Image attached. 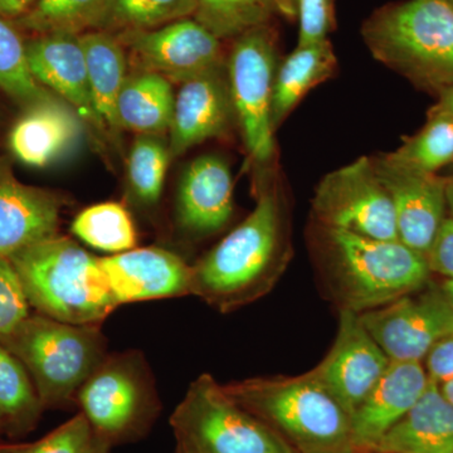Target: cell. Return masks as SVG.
<instances>
[{
	"mask_svg": "<svg viewBox=\"0 0 453 453\" xmlns=\"http://www.w3.org/2000/svg\"><path fill=\"white\" fill-rule=\"evenodd\" d=\"M426 360V372L429 380L441 384L453 378V334L437 342L429 350Z\"/></svg>",
	"mask_w": 453,
	"mask_h": 453,
	"instance_id": "74e56055",
	"label": "cell"
},
{
	"mask_svg": "<svg viewBox=\"0 0 453 453\" xmlns=\"http://www.w3.org/2000/svg\"><path fill=\"white\" fill-rule=\"evenodd\" d=\"M95 438L88 419L79 412L37 442L16 445L12 453H88Z\"/></svg>",
	"mask_w": 453,
	"mask_h": 453,
	"instance_id": "836d02e7",
	"label": "cell"
},
{
	"mask_svg": "<svg viewBox=\"0 0 453 453\" xmlns=\"http://www.w3.org/2000/svg\"><path fill=\"white\" fill-rule=\"evenodd\" d=\"M177 453H203L195 447L190 446L189 443L183 442V441L177 440Z\"/></svg>",
	"mask_w": 453,
	"mask_h": 453,
	"instance_id": "bcb514c9",
	"label": "cell"
},
{
	"mask_svg": "<svg viewBox=\"0 0 453 453\" xmlns=\"http://www.w3.org/2000/svg\"><path fill=\"white\" fill-rule=\"evenodd\" d=\"M359 318L390 362H422L440 340L453 334L451 303L441 286L429 282Z\"/></svg>",
	"mask_w": 453,
	"mask_h": 453,
	"instance_id": "8fae6325",
	"label": "cell"
},
{
	"mask_svg": "<svg viewBox=\"0 0 453 453\" xmlns=\"http://www.w3.org/2000/svg\"><path fill=\"white\" fill-rule=\"evenodd\" d=\"M65 201L50 190L20 183L0 157V256L11 259L27 247L58 234Z\"/></svg>",
	"mask_w": 453,
	"mask_h": 453,
	"instance_id": "e0dca14e",
	"label": "cell"
},
{
	"mask_svg": "<svg viewBox=\"0 0 453 453\" xmlns=\"http://www.w3.org/2000/svg\"><path fill=\"white\" fill-rule=\"evenodd\" d=\"M431 273L453 280V219L446 217L426 253Z\"/></svg>",
	"mask_w": 453,
	"mask_h": 453,
	"instance_id": "8d00e7d4",
	"label": "cell"
},
{
	"mask_svg": "<svg viewBox=\"0 0 453 453\" xmlns=\"http://www.w3.org/2000/svg\"><path fill=\"white\" fill-rule=\"evenodd\" d=\"M273 3H275L276 11L280 14L288 18L297 16L295 0H273Z\"/></svg>",
	"mask_w": 453,
	"mask_h": 453,
	"instance_id": "ab89813d",
	"label": "cell"
},
{
	"mask_svg": "<svg viewBox=\"0 0 453 453\" xmlns=\"http://www.w3.org/2000/svg\"><path fill=\"white\" fill-rule=\"evenodd\" d=\"M372 56L417 88H453V8L446 0H408L378 12L363 28Z\"/></svg>",
	"mask_w": 453,
	"mask_h": 453,
	"instance_id": "5b68a950",
	"label": "cell"
},
{
	"mask_svg": "<svg viewBox=\"0 0 453 453\" xmlns=\"http://www.w3.org/2000/svg\"><path fill=\"white\" fill-rule=\"evenodd\" d=\"M222 70V68H220ZM220 70L181 83L169 127L172 157L225 135L235 118L229 83Z\"/></svg>",
	"mask_w": 453,
	"mask_h": 453,
	"instance_id": "ac0fdd59",
	"label": "cell"
},
{
	"mask_svg": "<svg viewBox=\"0 0 453 453\" xmlns=\"http://www.w3.org/2000/svg\"><path fill=\"white\" fill-rule=\"evenodd\" d=\"M44 411L26 366L0 342V414L5 434L26 436L37 427Z\"/></svg>",
	"mask_w": 453,
	"mask_h": 453,
	"instance_id": "484cf974",
	"label": "cell"
},
{
	"mask_svg": "<svg viewBox=\"0 0 453 453\" xmlns=\"http://www.w3.org/2000/svg\"><path fill=\"white\" fill-rule=\"evenodd\" d=\"M74 404L95 436L111 446L144 436L162 410L153 372L140 350L107 354Z\"/></svg>",
	"mask_w": 453,
	"mask_h": 453,
	"instance_id": "52a82bcc",
	"label": "cell"
},
{
	"mask_svg": "<svg viewBox=\"0 0 453 453\" xmlns=\"http://www.w3.org/2000/svg\"><path fill=\"white\" fill-rule=\"evenodd\" d=\"M86 65L92 104L98 121V134L107 140L119 139L118 98L127 80V53L115 35L89 31L79 35Z\"/></svg>",
	"mask_w": 453,
	"mask_h": 453,
	"instance_id": "603a6c76",
	"label": "cell"
},
{
	"mask_svg": "<svg viewBox=\"0 0 453 453\" xmlns=\"http://www.w3.org/2000/svg\"><path fill=\"white\" fill-rule=\"evenodd\" d=\"M276 71L275 44L265 27L238 38L229 56V89L244 144L258 164L275 153L271 110Z\"/></svg>",
	"mask_w": 453,
	"mask_h": 453,
	"instance_id": "9c48e42d",
	"label": "cell"
},
{
	"mask_svg": "<svg viewBox=\"0 0 453 453\" xmlns=\"http://www.w3.org/2000/svg\"><path fill=\"white\" fill-rule=\"evenodd\" d=\"M290 258L285 204L267 188L249 217L192 265V295L222 314L234 312L273 291Z\"/></svg>",
	"mask_w": 453,
	"mask_h": 453,
	"instance_id": "6da1fadb",
	"label": "cell"
},
{
	"mask_svg": "<svg viewBox=\"0 0 453 453\" xmlns=\"http://www.w3.org/2000/svg\"><path fill=\"white\" fill-rule=\"evenodd\" d=\"M111 445L106 441L101 440L100 437L95 438L94 445H92L91 449H89L88 453H110V449H111Z\"/></svg>",
	"mask_w": 453,
	"mask_h": 453,
	"instance_id": "b9f144b4",
	"label": "cell"
},
{
	"mask_svg": "<svg viewBox=\"0 0 453 453\" xmlns=\"http://www.w3.org/2000/svg\"><path fill=\"white\" fill-rule=\"evenodd\" d=\"M32 314L13 262L0 256V339L14 332Z\"/></svg>",
	"mask_w": 453,
	"mask_h": 453,
	"instance_id": "e575fe53",
	"label": "cell"
},
{
	"mask_svg": "<svg viewBox=\"0 0 453 453\" xmlns=\"http://www.w3.org/2000/svg\"><path fill=\"white\" fill-rule=\"evenodd\" d=\"M299 17V46H311L327 40L332 28L333 11L330 0H295Z\"/></svg>",
	"mask_w": 453,
	"mask_h": 453,
	"instance_id": "d590c367",
	"label": "cell"
},
{
	"mask_svg": "<svg viewBox=\"0 0 453 453\" xmlns=\"http://www.w3.org/2000/svg\"><path fill=\"white\" fill-rule=\"evenodd\" d=\"M438 386H440L441 393H442L443 396L453 405V378L438 384Z\"/></svg>",
	"mask_w": 453,
	"mask_h": 453,
	"instance_id": "ee69618b",
	"label": "cell"
},
{
	"mask_svg": "<svg viewBox=\"0 0 453 453\" xmlns=\"http://www.w3.org/2000/svg\"><path fill=\"white\" fill-rule=\"evenodd\" d=\"M372 453H453V405L429 380L425 395Z\"/></svg>",
	"mask_w": 453,
	"mask_h": 453,
	"instance_id": "7402d4cb",
	"label": "cell"
},
{
	"mask_svg": "<svg viewBox=\"0 0 453 453\" xmlns=\"http://www.w3.org/2000/svg\"><path fill=\"white\" fill-rule=\"evenodd\" d=\"M0 89L22 107L56 96L35 81L27 56V40L14 22L0 16Z\"/></svg>",
	"mask_w": 453,
	"mask_h": 453,
	"instance_id": "4dcf8cb0",
	"label": "cell"
},
{
	"mask_svg": "<svg viewBox=\"0 0 453 453\" xmlns=\"http://www.w3.org/2000/svg\"><path fill=\"white\" fill-rule=\"evenodd\" d=\"M35 312L64 323L100 324L119 308L100 258L57 234L11 258Z\"/></svg>",
	"mask_w": 453,
	"mask_h": 453,
	"instance_id": "277c9868",
	"label": "cell"
},
{
	"mask_svg": "<svg viewBox=\"0 0 453 453\" xmlns=\"http://www.w3.org/2000/svg\"><path fill=\"white\" fill-rule=\"evenodd\" d=\"M109 0H38L14 25L35 35H81L98 31Z\"/></svg>",
	"mask_w": 453,
	"mask_h": 453,
	"instance_id": "83f0119b",
	"label": "cell"
},
{
	"mask_svg": "<svg viewBox=\"0 0 453 453\" xmlns=\"http://www.w3.org/2000/svg\"><path fill=\"white\" fill-rule=\"evenodd\" d=\"M234 213V179L228 164L217 155H203L181 174L175 196V226L190 240L211 237L225 229Z\"/></svg>",
	"mask_w": 453,
	"mask_h": 453,
	"instance_id": "2e32d148",
	"label": "cell"
},
{
	"mask_svg": "<svg viewBox=\"0 0 453 453\" xmlns=\"http://www.w3.org/2000/svg\"><path fill=\"white\" fill-rule=\"evenodd\" d=\"M86 124L73 107L57 96L23 107L12 127L8 145L25 165L44 168L79 145Z\"/></svg>",
	"mask_w": 453,
	"mask_h": 453,
	"instance_id": "ffe728a7",
	"label": "cell"
},
{
	"mask_svg": "<svg viewBox=\"0 0 453 453\" xmlns=\"http://www.w3.org/2000/svg\"><path fill=\"white\" fill-rule=\"evenodd\" d=\"M372 163L395 208L399 241L426 256L446 219V179L407 168L387 154Z\"/></svg>",
	"mask_w": 453,
	"mask_h": 453,
	"instance_id": "5bb4252c",
	"label": "cell"
},
{
	"mask_svg": "<svg viewBox=\"0 0 453 453\" xmlns=\"http://www.w3.org/2000/svg\"><path fill=\"white\" fill-rule=\"evenodd\" d=\"M389 365V357L365 329L359 314L342 310L332 349L309 372L351 417Z\"/></svg>",
	"mask_w": 453,
	"mask_h": 453,
	"instance_id": "4fadbf2b",
	"label": "cell"
},
{
	"mask_svg": "<svg viewBox=\"0 0 453 453\" xmlns=\"http://www.w3.org/2000/svg\"><path fill=\"white\" fill-rule=\"evenodd\" d=\"M2 434H5V426L2 418V414H0V436H2Z\"/></svg>",
	"mask_w": 453,
	"mask_h": 453,
	"instance_id": "c3c4849f",
	"label": "cell"
},
{
	"mask_svg": "<svg viewBox=\"0 0 453 453\" xmlns=\"http://www.w3.org/2000/svg\"><path fill=\"white\" fill-rule=\"evenodd\" d=\"M115 35L142 71L162 74L169 81L183 83L222 65L220 41L195 18Z\"/></svg>",
	"mask_w": 453,
	"mask_h": 453,
	"instance_id": "7c38bea8",
	"label": "cell"
},
{
	"mask_svg": "<svg viewBox=\"0 0 453 453\" xmlns=\"http://www.w3.org/2000/svg\"><path fill=\"white\" fill-rule=\"evenodd\" d=\"M438 104L449 113L453 120V88H447L438 95Z\"/></svg>",
	"mask_w": 453,
	"mask_h": 453,
	"instance_id": "60d3db41",
	"label": "cell"
},
{
	"mask_svg": "<svg viewBox=\"0 0 453 453\" xmlns=\"http://www.w3.org/2000/svg\"><path fill=\"white\" fill-rule=\"evenodd\" d=\"M336 70V57L329 41L297 46L277 67L273 85V127L280 124L299 105L301 100L316 86L333 76Z\"/></svg>",
	"mask_w": 453,
	"mask_h": 453,
	"instance_id": "d4e9b609",
	"label": "cell"
},
{
	"mask_svg": "<svg viewBox=\"0 0 453 453\" xmlns=\"http://www.w3.org/2000/svg\"><path fill=\"white\" fill-rule=\"evenodd\" d=\"M446 179V202L447 208L451 211L453 219V175L447 177Z\"/></svg>",
	"mask_w": 453,
	"mask_h": 453,
	"instance_id": "7bdbcfd3",
	"label": "cell"
},
{
	"mask_svg": "<svg viewBox=\"0 0 453 453\" xmlns=\"http://www.w3.org/2000/svg\"><path fill=\"white\" fill-rule=\"evenodd\" d=\"M16 449V445H3L0 443V453H12Z\"/></svg>",
	"mask_w": 453,
	"mask_h": 453,
	"instance_id": "7dc6e473",
	"label": "cell"
},
{
	"mask_svg": "<svg viewBox=\"0 0 453 453\" xmlns=\"http://www.w3.org/2000/svg\"><path fill=\"white\" fill-rule=\"evenodd\" d=\"M71 232L83 243L110 256L130 251L138 244V231L130 211L119 202L89 205L74 217Z\"/></svg>",
	"mask_w": 453,
	"mask_h": 453,
	"instance_id": "4316f807",
	"label": "cell"
},
{
	"mask_svg": "<svg viewBox=\"0 0 453 453\" xmlns=\"http://www.w3.org/2000/svg\"><path fill=\"white\" fill-rule=\"evenodd\" d=\"M0 342L26 366L44 410L74 404L77 392L109 354L100 324L64 323L38 312Z\"/></svg>",
	"mask_w": 453,
	"mask_h": 453,
	"instance_id": "8992f818",
	"label": "cell"
},
{
	"mask_svg": "<svg viewBox=\"0 0 453 453\" xmlns=\"http://www.w3.org/2000/svg\"><path fill=\"white\" fill-rule=\"evenodd\" d=\"M169 145L160 135H138L127 157V184L131 202L140 210L153 211L162 199Z\"/></svg>",
	"mask_w": 453,
	"mask_h": 453,
	"instance_id": "f546056e",
	"label": "cell"
},
{
	"mask_svg": "<svg viewBox=\"0 0 453 453\" xmlns=\"http://www.w3.org/2000/svg\"><path fill=\"white\" fill-rule=\"evenodd\" d=\"M428 384L422 362H390L365 402L351 414L357 452L372 453L387 432L421 399Z\"/></svg>",
	"mask_w": 453,
	"mask_h": 453,
	"instance_id": "d6986e66",
	"label": "cell"
},
{
	"mask_svg": "<svg viewBox=\"0 0 453 453\" xmlns=\"http://www.w3.org/2000/svg\"><path fill=\"white\" fill-rule=\"evenodd\" d=\"M393 162L417 170L437 174L438 170L453 164V120L440 104L429 110L427 121L418 133L405 139L393 153Z\"/></svg>",
	"mask_w": 453,
	"mask_h": 453,
	"instance_id": "f1b7e54d",
	"label": "cell"
},
{
	"mask_svg": "<svg viewBox=\"0 0 453 453\" xmlns=\"http://www.w3.org/2000/svg\"><path fill=\"white\" fill-rule=\"evenodd\" d=\"M226 395L295 453H359L350 416L310 372L223 384Z\"/></svg>",
	"mask_w": 453,
	"mask_h": 453,
	"instance_id": "3957f363",
	"label": "cell"
},
{
	"mask_svg": "<svg viewBox=\"0 0 453 453\" xmlns=\"http://www.w3.org/2000/svg\"><path fill=\"white\" fill-rule=\"evenodd\" d=\"M175 438L203 453H295L253 414L232 401L211 374L190 383L170 417Z\"/></svg>",
	"mask_w": 453,
	"mask_h": 453,
	"instance_id": "ba28073f",
	"label": "cell"
},
{
	"mask_svg": "<svg viewBox=\"0 0 453 453\" xmlns=\"http://www.w3.org/2000/svg\"><path fill=\"white\" fill-rule=\"evenodd\" d=\"M441 288H442L443 294L449 300V303H451L453 308V280H446L445 282L441 285Z\"/></svg>",
	"mask_w": 453,
	"mask_h": 453,
	"instance_id": "f6af8a7d",
	"label": "cell"
},
{
	"mask_svg": "<svg viewBox=\"0 0 453 453\" xmlns=\"http://www.w3.org/2000/svg\"><path fill=\"white\" fill-rule=\"evenodd\" d=\"M314 225L312 255L319 286L339 311L363 314L421 290L429 282L426 256L402 241Z\"/></svg>",
	"mask_w": 453,
	"mask_h": 453,
	"instance_id": "7a4b0ae2",
	"label": "cell"
},
{
	"mask_svg": "<svg viewBox=\"0 0 453 453\" xmlns=\"http://www.w3.org/2000/svg\"><path fill=\"white\" fill-rule=\"evenodd\" d=\"M275 12L273 0H196L193 18L220 41L262 28Z\"/></svg>",
	"mask_w": 453,
	"mask_h": 453,
	"instance_id": "d6a6232c",
	"label": "cell"
},
{
	"mask_svg": "<svg viewBox=\"0 0 453 453\" xmlns=\"http://www.w3.org/2000/svg\"><path fill=\"white\" fill-rule=\"evenodd\" d=\"M446 2L453 8V0H446Z\"/></svg>",
	"mask_w": 453,
	"mask_h": 453,
	"instance_id": "681fc988",
	"label": "cell"
},
{
	"mask_svg": "<svg viewBox=\"0 0 453 453\" xmlns=\"http://www.w3.org/2000/svg\"><path fill=\"white\" fill-rule=\"evenodd\" d=\"M27 56L35 81L67 103L86 127L98 133L88 65L79 35H35L27 41Z\"/></svg>",
	"mask_w": 453,
	"mask_h": 453,
	"instance_id": "44dd1931",
	"label": "cell"
},
{
	"mask_svg": "<svg viewBox=\"0 0 453 453\" xmlns=\"http://www.w3.org/2000/svg\"><path fill=\"white\" fill-rule=\"evenodd\" d=\"M37 2L38 0H0V16L16 22L25 17Z\"/></svg>",
	"mask_w": 453,
	"mask_h": 453,
	"instance_id": "f35d334b",
	"label": "cell"
},
{
	"mask_svg": "<svg viewBox=\"0 0 453 453\" xmlns=\"http://www.w3.org/2000/svg\"><path fill=\"white\" fill-rule=\"evenodd\" d=\"M311 204L316 225L377 240H399L395 208L369 157L325 175Z\"/></svg>",
	"mask_w": 453,
	"mask_h": 453,
	"instance_id": "30bf717a",
	"label": "cell"
},
{
	"mask_svg": "<svg viewBox=\"0 0 453 453\" xmlns=\"http://www.w3.org/2000/svg\"><path fill=\"white\" fill-rule=\"evenodd\" d=\"M174 101L172 81L162 74H127L116 106L120 129L138 135H163L172 124Z\"/></svg>",
	"mask_w": 453,
	"mask_h": 453,
	"instance_id": "cb8c5ba5",
	"label": "cell"
},
{
	"mask_svg": "<svg viewBox=\"0 0 453 453\" xmlns=\"http://www.w3.org/2000/svg\"><path fill=\"white\" fill-rule=\"evenodd\" d=\"M196 0H109L98 31H149L195 16Z\"/></svg>",
	"mask_w": 453,
	"mask_h": 453,
	"instance_id": "1f68e13d",
	"label": "cell"
},
{
	"mask_svg": "<svg viewBox=\"0 0 453 453\" xmlns=\"http://www.w3.org/2000/svg\"><path fill=\"white\" fill-rule=\"evenodd\" d=\"M119 306L192 295V265L163 247H142L100 258Z\"/></svg>",
	"mask_w": 453,
	"mask_h": 453,
	"instance_id": "9a60e30c",
	"label": "cell"
}]
</instances>
